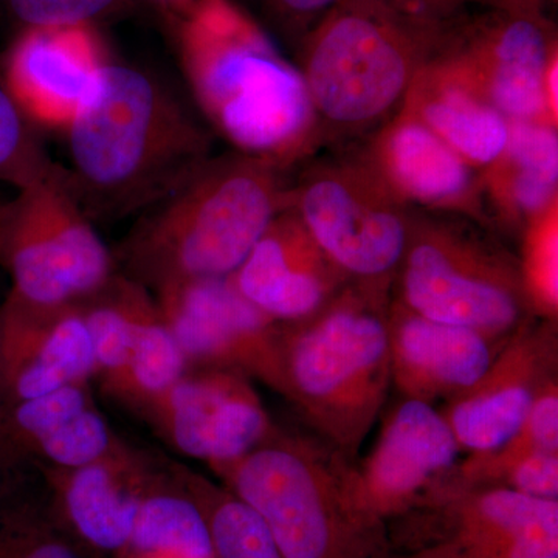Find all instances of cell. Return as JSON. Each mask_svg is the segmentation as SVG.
Returning <instances> with one entry per match:
<instances>
[{
	"label": "cell",
	"mask_w": 558,
	"mask_h": 558,
	"mask_svg": "<svg viewBox=\"0 0 558 558\" xmlns=\"http://www.w3.org/2000/svg\"><path fill=\"white\" fill-rule=\"evenodd\" d=\"M292 233L274 222L236 271V288L264 315L300 318L322 304L325 288L292 247Z\"/></svg>",
	"instance_id": "obj_14"
},
{
	"label": "cell",
	"mask_w": 558,
	"mask_h": 558,
	"mask_svg": "<svg viewBox=\"0 0 558 558\" xmlns=\"http://www.w3.org/2000/svg\"><path fill=\"white\" fill-rule=\"evenodd\" d=\"M529 436L534 440L535 450L553 451L558 447V398L556 392L534 400L529 411L526 425Z\"/></svg>",
	"instance_id": "obj_33"
},
{
	"label": "cell",
	"mask_w": 558,
	"mask_h": 558,
	"mask_svg": "<svg viewBox=\"0 0 558 558\" xmlns=\"http://www.w3.org/2000/svg\"><path fill=\"white\" fill-rule=\"evenodd\" d=\"M211 537L219 558H284L266 521L244 501L216 512Z\"/></svg>",
	"instance_id": "obj_26"
},
{
	"label": "cell",
	"mask_w": 558,
	"mask_h": 558,
	"mask_svg": "<svg viewBox=\"0 0 558 558\" xmlns=\"http://www.w3.org/2000/svg\"><path fill=\"white\" fill-rule=\"evenodd\" d=\"M25 558H76L70 553L69 549L62 548V546L58 545H47L43 546V548L33 550L31 556Z\"/></svg>",
	"instance_id": "obj_38"
},
{
	"label": "cell",
	"mask_w": 558,
	"mask_h": 558,
	"mask_svg": "<svg viewBox=\"0 0 558 558\" xmlns=\"http://www.w3.org/2000/svg\"><path fill=\"white\" fill-rule=\"evenodd\" d=\"M405 295L416 315L478 332L509 328L519 312L508 290L462 269L433 242L411 250Z\"/></svg>",
	"instance_id": "obj_11"
},
{
	"label": "cell",
	"mask_w": 558,
	"mask_h": 558,
	"mask_svg": "<svg viewBox=\"0 0 558 558\" xmlns=\"http://www.w3.org/2000/svg\"><path fill=\"white\" fill-rule=\"evenodd\" d=\"M183 355L170 329L134 323L130 363L140 387L160 392L178 385L185 363Z\"/></svg>",
	"instance_id": "obj_25"
},
{
	"label": "cell",
	"mask_w": 558,
	"mask_h": 558,
	"mask_svg": "<svg viewBox=\"0 0 558 558\" xmlns=\"http://www.w3.org/2000/svg\"><path fill=\"white\" fill-rule=\"evenodd\" d=\"M70 194L84 215L145 211L207 161L199 124L163 83L105 61L97 86L68 126Z\"/></svg>",
	"instance_id": "obj_1"
},
{
	"label": "cell",
	"mask_w": 558,
	"mask_h": 558,
	"mask_svg": "<svg viewBox=\"0 0 558 558\" xmlns=\"http://www.w3.org/2000/svg\"><path fill=\"white\" fill-rule=\"evenodd\" d=\"M387 354L388 332L379 318L336 311L295 344L293 380L315 405H347L379 374Z\"/></svg>",
	"instance_id": "obj_10"
},
{
	"label": "cell",
	"mask_w": 558,
	"mask_h": 558,
	"mask_svg": "<svg viewBox=\"0 0 558 558\" xmlns=\"http://www.w3.org/2000/svg\"><path fill=\"white\" fill-rule=\"evenodd\" d=\"M31 119L0 83V182L22 190L61 170L33 132Z\"/></svg>",
	"instance_id": "obj_24"
},
{
	"label": "cell",
	"mask_w": 558,
	"mask_h": 558,
	"mask_svg": "<svg viewBox=\"0 0 558 558\" xmlns=\"http://www.w3.org/2000/svg\"><path fill=\"white\" fill-rule=\"evenodd\" d=\"M385 159L400 189L427 204L458 199L472 185L465 160L422 121H405L392 130Z\"/></svg>",
	"instance_id": "obj_17"
},
{
	"label": "cell",
	"mask_w": 558,
	"mask_h": 558,
	"mask_svg": "<svg viewBox=\"0 0 558 558\" xmlns=\"http://www.w3.org/2000/svg\"><path fill=\"white\" fill-rule=\"evenodd\" d=\"M179 51L201 108L252 159L292 149L314 117L303 73L229 0L180 17Z\"/></svg>",
	"instance_id": "obj_2"
},
{
	"label": "cell",
	"mask_w": 558,
	"mask_h": 558,
	"mask_svg": "<svg viewBox=\"0 0 558 558\" xmlns=\"http://www.w3.org/2000/svg\"><path fill=\"white\" fill-rule=\"evenodd\" d=\"M120 0H11L14 13L31 28L78 27L109 13Z\"/></svg>",
	"instance_id": "obj_29"
},
{
	"label": "cell",
	"mask_w": 558,
	"mask_h": 558,
	"mask_svg": "<svg viewBox=\"0 0 558 558\" xmlns=\"http://www.w3.org/2000/svg\"><path fill=\"white\" fill-rule=\"evenodd\" d=\"M465 2V0H464ZM495 10V13L510 16H529L543 20L542 7L545 0H475Z\"/></svg>",
	"instance_id": "obj_37"
},
{
	"label": "cell",
	"mask_w": 558,
	"mask_h": 558,
	"mask_svg": "<svg viewBox=\"0 0 558 558\" xmlns=\"http://www.w3.org/2000/svg\"><path fill=\"white\" fill-rule=\"evenodd\" d=\"M171 405L175 442L191 457L219 461L240 458L266 427L259 407L216 385H174Z\"/></svg>",
	"instance_id": "obj_13"
},
{
	"label": "cell",
	"mask_w": 558,
	"mask_h": 558,
	"mask_svg": "<svg viewBox=\"0 0 558 558\" xmlns=\"http://www.w3.org/2000/svg\"><path fill=\"white\" fill-rule=\"evenodd\" d=\"M266 161H204L143 211L135 236L179 281L238 271L277 218L279 194Z\"/></svg>",
	"instance_id": "obj_3"
},
{
	"label": "cell",
	"mask_w": 558,
	"mask_h": 558,
	"mask_svg": "<svg viewBox=\"0 0 558 558\" xmlns=\"http://www.w3.org/2000/svg\"><path fill=\"white\" fill-rule=\"evenodd\" d=\"M468 36L459 62L486 73L490 105L513 121L538 117L548 105L546 76L556 58L545 20L495 13Z\"/></svg>",
	"instance_id": "obj_8"
},
{
	"label": "cell",
	"mask_w": 558,
	"mask_h": 558,
	"mask_svg": "<svg viewBox=\"0 0 558 558\" xmlns=\"http://www.w3.org/2000/svg\"><path fill=\"white\" fill-rule=\"evenodd\" d=\"M68 505L81 534L100 548L117 549L131 539L140 506L117 490L101 465L89 464L75 473Z\"/></svg>",
	"instance_id": "obj_20"
},
{
	"label": "cell",
	"mask_w": 558,
	"mask_h": 558,
	"mask_svg": "<svg viewBox=\"0 0 558 558\" xmlns=\"http://www.w3.org/2000/svg\"><path fill=\"white\" fill-rule=\"evenodd\" d=\"M534 400L524 385L492 389L459 403L451 414V432L470 450L501 449L524 429Z\"/></svg>",
	"instance_id": "obj_21"
},
{
	"label": "cell",
	"mask_w": 558,
	"mask_h": 558,
	"mask_svg": "<svg viewBox=\"0 0 558 558\" xmlns=\"http://www.w3.org/2000/svg\"><path fill=\"white\" fill-rule=\"evenodd\" d=\"M558 180L519 171L512 180V196L524 211H539L553 201Z\"/></svg>",
	"instance_id": "obj_35"
},
{
	"label": "cell",
	"mask_w": 558,
	"mask_h": 558,
	"mask_svg": "<svg viewBox=\"0 0 558 558\" xmlns=\"http://www.w3.org/2000/svg\"><path fill=\"white\" fill-rule=\"evenodd\" d=\"M399 357L421 379L444 387L469 388L490 368V349L483 332L414 315L398 332Z\"/></svg>",
	"instance_id": "obj_16"
},
{
	"label": "cell",
	"mask_w": 558,
	"mask_h": 558,
	"mask_svg": "<svg viewBox=\"0 0 558 558\" xmlns=\"http://www.w3.org/2000/svg\"><path fill=\"white\" fill-rule=\"evenodd\" d=\"M341 0H264L267 9L290 27H307L329 13Z\"/></svg>",
	"instance_id": "obj_34"
},
{
	"label": "cell",
	"mask_w": 558,
	"mask_h": 558,
	"mask_svg": "<svg viewBox=\"0 0 558 558\" xmlns=\"http://www.w3.org/2000/svg\"><path fill=\"white\" fill-rule=\"evenodd\" d=\"M95 362L106 368H120L130 363L132 348L131 322L116 307H98L86 317Z\"/></svg>",
	"instance_id": "obj_31"
},
{
	"label": "cell",
	"mask_w": 558,
	"mask_h": 558,
	"mask_svg": "<svg viewBox=\"0 0 558 558\" xmlns=\"http://www.w3.org/2000/svg\"><path fill=\"white\" fill-rule=\"evenodd\" d=\"M300 213L312 240L344 270L380 275L402 258L403 220L391 209L363 199L343 180L312 182L301 194Z\"/></svg>",
	"instance_id": "obj_9"
},
{
	"label": "cell",
	"mask_w": 558,
	"mask_h": 558,
	"mask_svg": "<svg viewBox=\"0 0 558 558\" xmlns=\"http://www.w3.org/2000/svg\"><path fill=\"white\" fill-rule=\"evenodd\" d=\"M171 332L183 354L211 355L255 333L264 317L223 278L191 279L172 292Z\"/></svg>",
	"instance_id": "obj_15"
},
{
	"label": "cell",
	"mask_w": 558,
	"mask_h": 558,
	"mask_svg": "<svg viewBox=\"0 0 558 558\" xmlns=\"http://www.w3.org/2000/svg\"><path fill=\"white\" fill-rule=\"evenodd\" d=\"M95 363L86 318L70 315L57 323L36 359L17 374L14 389L21 400L39 398L86 376Z\"/></svg>",
	"instance_id": "obj_22"
},
{
	"label": "cell",
	"mask_w": 558,
	"mask_h": 558,
	"mask_svg": "<svg viewBox=\"0 0 558 558\" xmlns=\"http://www.w3.org/2000/svg\"><path fill=\"white\" fill-rule=\"evenodd\" d=\"M411 20L440 25L464 0H377Z\"/></svg>",
	"instance_id": "obj_36"
},
{
	"label": "cell",
	"mask_w": 558,
	"mask_h": 558,
	"mask_svg": "<svg viewBox=\"0 0 558 558\" xmlns=\"http://www.w3.org/2000/svg\"><path fill=\"white\" fill-rule=\"evenodd\" d=\"M135 548L179 558H213V537L199 510L185 499L159 497L140 506L131 534Z\"/></svg>",
	"instance_id": "obj_23"
},
{
	"label": "cell",
	"mask_w": 558,
	"mask_h": 558,
	"mask_svg": "<svg viewBox=\"0 0 558 558\" xmlns=\"http://www.w3.org/2000/svg\"><path fill=\"white\" fill-rule=\"evenodd\" d=\"M242 501L258 512L284 558H330L336 527L310 465L290 451L267 449L242 462Z\"/></svg>",
	"instance_id": "obj_7"
},
{
	"label": "cell",
	"mask_w": 558,
	"mask_h": 558,
	"mask_svg": "<svg viewBox=\"0 0 558 558\" xmlns=\"http://www.w3.org/2000/svg\"><path fill=\"white\" fill-rule=\"evenodd\" d=\"M102 64L89 25L31 28L11 50L5 86L28 119L65 128L97 86Z\"/></svg>",
	"instance_id": "obj_6"
},
{
	"label": "cell",
	"mask_w": 558,
	"mask_h": 558,
	"mask_svg": "<svg viewBox=\"0 0 558 558\" xmlns=\"http://www.w3.org/2000/svg\"><path fill=\"white\" fill-rule=\"evenodd\" d=\"M506 150L519 171L558 180V138L550 128L513 121Z\"/></svg>",
	"instance_id": "obj_28"
},
{
	"label": "cell",
	"mask_w": 558,
	"mask_h": 558,
	"mask_svg": "<svg viewBox=\"0 0 558 558\" xmlns=\"http://www.w3.org/2000/svg\"><path fill=\"white\" fill-rule=\"evenodd\" d=\"M36 440L47 457L58 464L81 469L97 461L105 453L109 435L100 416L83 410Z\"/></svg>",
	"instance_id": "obj_27"
},
{
	"label": "cell",
	"mask_w": 558,
	"mask_h": 558,
	"mask_svg": "<svg viewBox=\"0 0 558 558\" xmlns=\"http://www.w3.org/2000/svg\"><path fill=\"white\" fill-rule=\"evenodd\" d=\"M422 123L473 163H492L508 148V119L490 102L459 87H444L422 105Z\"/></svg>",
	"instance_id": "obj_18"
},
{
	"label": "cell",
	"mask_w": 558,
	"mask_h": 558,
	"mask_svg": "<svg viewBox=\"0 0 558 558\" xmlns=\"http://www.w3.org/2000/svg\"><path fill=\"white\" fill-rule=\"evenodd\" d=\"M457 454L450 425L428 403L409 400L392 417L371 461V490L385 499L409 497L449 469Z\"/></svg>",
	"instance_id": "obj_12"
},
{
	"label": "cell",
	"mask_w": 558,
	"mask_h": 558,
	"mask_svg": "<svg viewBox=\"0 0 558 558\" xmlns=\"http://www.w3.org/2000/svg\"><path fill=\"white\" fill-rule=\"evenodd\" d=\"M83 410H86L83 391L73 385H65L49 395L22 400L16 410V422L25 433L39 439Z\"/></svg>",
	"instance_id": "obj_30"
},
{
	"label": "cell",
	"mask_w": 558,
	"mask_h": 558,
	"mask_svg": "<svg viewBox=\"0 0 558 558\" xmlns=\"http://www.w3.org/2000/svg\"><path fill=\"white\" fill-rule=\"evenodd\" d=\"M0 259L13 278V300L35 310L61 306L106 281L108 248L62 168L0 204Z\"/></svg>",
	"instance_id": "obj_5"
},
{
	"label": "cell",
	"mask_w": 558,
	"mask_h": 558,
	"mask_svg": "<svg viewBox=\"0 0 558 558\" xmlns=\"http://www.w3.org/2000/svg\"><path fill=\"white\" fill-rule=\"evenodd\" d=\"M440 28L377 0H341L306 40L301 73L314 110L347 126L380 119L402 97Z\"/></svg>",
	"instance_id": "obj_4"
},
{
	"label": "cell",
	"mask_w": 558,
	"mask_h": 558,
	"mask_svg": "<svg viewBox=\"0 0 558 558\" xmlns=\"http://www.w3.org/2000/svg\"><path fill=\"white\" fill-rule=\"evenodd\" d=\"M513 486L521 494L531 497L553 499L558 495L557 453L545 450H532L517 462L512 472Z\"/></svg>",
	"instance_id": "obj_32"
},
{
	"label": "cell",
	"mask_w": 558,
	"mask_h": 558,
	"mask_svg": "<svg viewBox=\"0 0 558 558\" xmlns=\"http://www.w3.org/2000/svg\"><path fill=\"white\" fill-rule=\"evenodd\" d=\"M165 5L170 7V9L174 10L175 13L179 14V17L185 16L186 13H190L201 0H160Z\"/></svg>",
	"instance_id": "obj_39"
},
{
	"label": "cell",
	"mask_w": 558,
	"mask_h": 558,
	"mask_svg": "<svg viewBox=\"0 0 558 558\" xmlns=\"http://www.w3.org/2000/svg\"><path fill=\"white\" fill-rule=\"evenodd\" d=\"M478 513L495 534L502 558H558V505L515 488H498L480 499Z\"/></svg>",
	"instance_id": "obj_19"
}]
</instances>
